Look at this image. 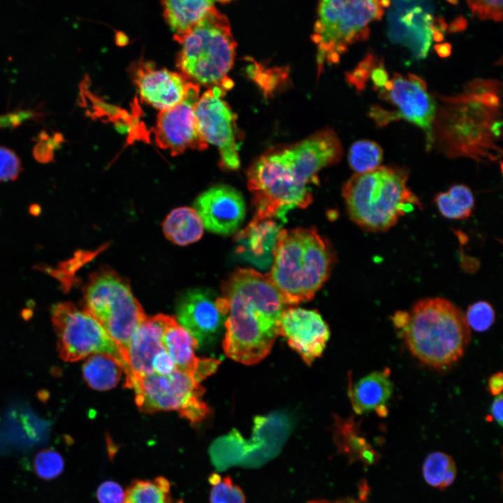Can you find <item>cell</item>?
<instances>
[{
	"label": "cell",
	"mask_w": 503,
	"mask_h": 503,
	"mask_svg": "<svg viewBox=\"0 0 503 503\" xmlns=\"http://www.w3.org/2000/svg\"><path fill=\"white\" fill-rule=\"evenodd\" d=\"M342 154L337 136L325 129L258 157L247 173L255 208L253 219H283L290 210L307 207L313 198L309 184L317 180L321 169L338 162Z\"/></svg>",
	"instance_id": "1"
},
{
	"label": "cell",
	"mask_w": 503,
	"mask_h": 503,
	"mask_svg": "<svg viewBox=\"0 0 503 503\" xmlns=\"http://www.w3.org/2000/svg\"><path fill=\"white\" fill-rule=\"evenodd\" d=\"M502 83L476 79L455 96H438L432 126V149L451 159L497 161L502 150Z\"/></svg>",
	"instance_id": "2"
},
{
	"label": "cell",
	"mask_w": 503,
	"mask_h": 503,
	"mask_svg": "<svg viewBox=\"0 0 503 503\" xmlns=\"http://www.w3.org/2000/svg\"><path fill=\"white\" fill-rule=\"evenodd\" d=\"M226 307L223 349L231 359L246 365L258 363L270 352L288 305L268 275L238 268L221 285Z\"/></svg>",
	"instance_id": "3"
},
{
	"label": "cell",
	"mask_w": 503,
	"mask_h": 503,
	"mask_svg": "<svg viewBox=\"0 0 503 503\" xmlns=\"http://www.w3.org/2000/svg\"><path fill=\"white\" fill-rule=\"evenodd\" d=\"M409 170L389 165L353 174L343 185L342 196L349 218L362 229L385 232L407 213L422 209L408 186Z\"/></svg>",
	"instance_id": "4"
},
{
	"label": "cell",
	"mask_w": 503,
	"mask_h": 503,
	"mask_svg": "<svg viewBox=\"0 0 503 503\" xmlns=\"http://www.w3.org/2000/svg\"><path fill=\"white\" fill-rule=\"evenodd\" d=\"M269 279L287 305L311 300L330 276L335 262L330 244L317 231L281 230L273 252Z\"/></svg>",
	"instance_id": "5"
},
{
	"label": "cell",
	"mask_w": 503,
	"mask_h": 503,
	"mask_svg": "<svg viewBox=\"0 0 503 503\" xmlns=\"http://www.w3.org/2000/svg\"><path fill=\"white\" fill-rule=\"evenodd\" d=\"M403 337L411 354L436 370L459 360L471 340L465 314L442 298H428L414 304Z\"/></svg>",
	"instance_id": "6"
},
{
	"label": "cell",
	"mask_w": 503,
	"mask_h": 503,
	"mask_svg": "<svg viewBox=\"0 0 503 503\" xmlns=\"http://www.w3.org/2000/svg\"><path fill=\"white\" fill-rule=\"evenodd\" d=\"M176 66L190 82L224 92L233 86L228 78L236 43L228 18L214 6L180 43Z\"/></svg>",
	"instance_id": "7"
},
{
	"label": "cell",
	"mask_w": 503,
	"mask_h": 503,
	"mask_svg": "<svg viewBox=\"0 0 503 503\" xmlns=\"http://www.w3.org/2000/svg\"><path fill=\"white\" fill-rule=\"evenodd\" d=\"M384 9L375 0L320 1L312 37L317 46L319 68L338 61L349 45L367 39L369 24L379 20Z\"/></svg>",
	"instance_id": "8"
},
{
	"label": "cell",
	"mask_w": 503,
	"mask_h": 503,
	"mask_svg": "<svg viewBox=\"0 0 503 503\" xmlns=\"http://www.w3.org/2000/svg\"><path fill=\"white\" fill-rule=\"evenodd\" d=\"M83 309L116 342L124 358L131 338L147 316L128 281L107 268L92 274L84 290Z\"/></svg>",
	"instance_id": "9"
},
{
	"label": "cell",
	"mask_w": 503,
	"mask_h": 503,
	"mask_svg": "<svg viewBox=\"0 0 503 503\" xmlns=\"http://www.w3.org/2000/svg\"><path fill=\"white\" fill-rule=\"evenodd\" d=\"M292 427L291 418L280 411L256 416L249 439L236 429L216 438L208 449L210 461L218 472L234 466L260 467L279 455Z\"/></svg>",
	"instance_id": "10"
},
{
	"label": "cell",
	"mask_w": 503,
	"mask_h": 503,
	"mask_svg": "<svg viewBox=\"0 0 503 503\" xmlns=\"http://www.w3.org/2000/svg\"><path fill=\"white\" fill-rule=\"evenodd\" d=\"M124 386L134 391L136 404L144 414L175 410L195 425L210 412L203 400L205 389L201 383L178 368L167 375L133 376Z\"/></svg>",
	"instance_id": "11"
},
{
	"label": "cell",
	"mask_w": 503,
	"mask_h": 503,
	"mask_svg": "<svg viewBox=\"0 0 503 503\" xmlns=\"http://www.w3.org/2000/svg\"><path fill=\"white\" fill-rule=\"evenodd\" d=\"M51 319L62 360L75 362L96 353L107 354L119 364L124 374L127 372L121 348L87 311L71 302H61L52 307Z\"/></svg>",
	"instance_id": "12"
},
{
	"label": "cell",
	"mask_w": 503,
	"mask_h": 503,
	"mask_svg": "<svg viewBox=\"0 0 503 503\" xmlns=\"http://www.w3.org/2000/svg\"><path fill=\"white\" fill-rule=\"evenodd\" d=\"M224 93L217 87L207 90L199 98L194 112L205 140L218 148L221 168L234 170L240 166L235 117L227 103L221 99Z\"/></svg>",
	"instance_id": "13"
},
{
	"label": "cell",
	"mask_w": 503,
	"mask_h": 503,
	"mask_svg": "<svg viewBox=\"0 0 503 503\" xmlns=\"http://www.w3.org/2000/svg\"><path fill=\"white\" fill-rule=\"evenodd\" d=\"M199 92V86L192 82L179 103L158 114L154 129L155 143L173 156L187 149L204 150L207 147L194 112Z\"/></svg>",
	"instance_id": "14"
},
{
	"label": "cell",
	"mask_w": 503,
	"mask_h": 503,
	"mask_svg": "<svg viewBox=\"0 0 503 503\" xmlns=\"http://www.w3.org/2000/svg\"><path fill=\"white\" fill-rule=\"evenodd\" d=\"M389 7L387 21L391 41L406 47L415 58H425L432 40L431 2L395 1Z\"/></svg>",
	"instance_id": "15"
},
{
	"label": "cell",
	"mask_w": 503,
	"mask_h": 503,
	"mask_svg": "<svg viewBox=\"0 0 503 503\" xmlns=\"http://www.w3.org/2000/svg\"><path fill=\"white\" fill-rule=\"evenodd\" d=\"M389 90H380L379 96L398 108V119H404L420 127L425 133L426 150H432V126L437 102L428 91L425 82L413 73H395Z\"/></svg>",
	"instance_id": "16"
},
{
	"label": "cell",
	"mask_w": 503,
	"mask_h": 503,
	"mask_svg": "<svg viewBox=\"0 0 503 503\" xmlns=\"http://www.w3.org/2000/svg\"><path fill=\"white\" fill-rule=\"evenodd\" d=\"M177 321L198 342V345L214 340L226 317L221 297L214 298L208 291L190 289L179 298L176 307Z\"/></svg>",
	"instance_id": "17"
},
{
	"label": "cell",
	"mask_w": 503,
	"mask_h": 503,
	"mask_svg": "<svg viewBox=\"0 0 503 503\" xmlns=\"http://www.w3.org/2000/svg\"><path fill=\"white\" fill-rule=\"evenodd\" d=\"M278 334L307 365L321 355L330 337L328 326L316 311L297 307L284 310Z\"/></svg>",
	"instance_id": "18"
},
{
	"label": "cell",
	"mask_w": 503,
	"mask_h": 503,
	"mask_svg": "<svg viewBox=\"0 0 503 503\" xmlns=\"http://www.w3.org/2000/svg\"><path fill=\"white\" fill-rule=\"evenodd\" d=\"M204 228L222 235L237 231L242 223L246 207L242 195L233 187L219 184L203 192L194 202Z\"/></svg>",
	"instance_id": "19"
},
{
	"label": "cell",
	"mask_w": 503,
	"mask_h": 503,
	"mask_svg": "<svg viewBox=\"0 0 503 503\" xmlns=\"http://www.w3.org/2000/svg\"><path fill=\"white\" fill-rule=\"evenodd\" d=\"M130 72L141 100L161 111L179 103L192 83L180 73L156 68L151 61H136Z\"/></svg>",
	"instance_id": "20"
},
{
	"label": "cell",
	"mask_w": 503,
	"mask_h": 503,
	"mask_svg": "<svg viewBox=\"0 0 503 503\" xmlns=\"http://www.w3.org/2000/svg\"><path fill=\"white\" fill-rule=\"evenodd\" d=\"M162 342L177 368L200 383L214 373L220 363L213 358L197 357L195 350L199 347L198 342L175 319L168 315Z\"/></svg>",
	"instance_id": "21"
},
{
	"label": "cell",
	"mask_w": 503,
	"mask_h": 503,
	"mask_svg": "<svg viewBox=\"0 0 503 503\" xmlns=\"http://www.w3.org/2000/svg\"><path fill=\"white\" fill-rule=\"evenodd\" d=\"M166 315L146 316L133 333L124 354L128 366L126 380L133 376L152 374L155 356L164 350L162 342Z\"/></svg>",
	"instance_id": "22"
},
{
	"label": "cell",
	"mask_w": 503,
	"mask_h": 503,
	"mask_svg": "<svg viewBox=\"0 0 503 503\" xmlns=\"http://www.w3.org/2000/svg\"><path fill=\"white\" fill-rule=\"evenodd\" d=\"M390 374L388 368L374 371L360 379L353 386H350L349 397L356 414L375 411L379 416H386V404L393 391Z\"/></svg>",
	"instance_id": "23"
},
{
	"label": "cell",
	"mask_w": 503,
	"mask_h": 503,
	"mask_svg": "<svg viewBox=\"0 0 503 503\" xmlns=\"http://www.w3.org/2000/svg\"><path fill=\"white\" fill-rule=\"evenodd\" d=\"M279 226L270 219H253L238 234V252L260 266H266L273 256Z\"/></svg>",
	"instance_id": "24"
},
{
	"label": "cell",
	"mask_w": 503,
	"mask_h": 503,
	"mask_svg": "<svg viewBox=\"0 0 503 503\" xmlns=\"http://www.w3.org/2000/svg\"><path fill=\"white\" fill-rule=\"evenodd\" d=\"M215 1H163V17L179 43L214 7Z\"/></svg>",
	"instance_id": "25"
},
{
	"label": "cell",
	"mask_w": 503,
	"mask_h": 503,
	"mask_svg": "<svg viewBox=\"0 0 503 503\" xmlns=\"http://www.w3.org/2000/svg\"><path fill=\"white\" fill-rule=\"evenodd\" d=\"M162 226L166 238L180 246H186L199 240L204 231L197 212L188 207L173 210L164 219Z\"/></svg>",
	"instance_id": "26"
},
{
	"label": "cell",
	"mask_w": 503,
	"mask_h": 503,
	"mask_svg": "<svg viewBox=\"0 0 503 503\" xmlns=\"http://www.w3.org/2000/svg\"><path fill=\"white\" fill-rule=\"evenodd\" d=\"M122 372V367L112 356L103 353L89 356L82 366V374L87 384L100 391L115 387Z\"/></svg>",
	"instance_id": "27"
},
{
	"label": "cell",
	"mask_w": 503,
	"mask_h": 503,
	"mask_svg": "<svg viewBox=\"0 0 503 503\" xmlns=\"http://www.w3.org/2000/svg\"><path fill=\"white\" fill-rule=\"evenodd\" d=\"M434 201L444 217L455 220L469 218L475 205L472 190L463 184H453L446 191L437 194Z\"/></svg>",
	"instance_id": "28"
},
{
	"label": "cell",
	"mask_w": 503,
	"mask_h": 503,
	"mask_svg": "<svg viewBox=\"0 0 503 503\" xmlns=\"http://www.w3.org/2000/svg\"><path fill=\"white\" fill-rule=\"evenodd\" d=\"M123 503H173L170 482L163 476L135 480L125 490Z\"/></svg>",
	"instance_id": "29"
},
{
	"label": "cell",
	"mask_w": 503,
	"mask_h": 503,
	"mask_svg": "<svg viewBox=\"0 0 503 503\" xmlns=\"http://www.w3.org/2000/svg\"><path fill=\"white\" fill-rule=\"evenodd\" d=\"M457 469L453 459L443 452H433L425 458L423 465V475L430 486L445 489L454 481Z\"/></svg>",
	"instance_id": "30"
},
{
	"label": "cell",
	"mask_w": 503,
	"mask_h": 503,
	"mask_svg": "<svg viewBox=\"0 0 503 503\" xmlns=\"http://www.w3.org/2000/svg\"><path fill=\"white\" fill-rule=\"evenodd\" d=\"M383 157L381 146L369 140L354 142L348 154L349 163L356 173H365L380 166Z\"/></svg>",
	"instance_id": "31"
},
{
	"label": "cell",
	"mask_w": 503,
	"mask_h": 503,
	"mask_svg": "<svg viewBox=\"0 0 503 503\" xmlns=\"http://www.w3.org/2000/svg\"><path fill=\"white\" fill-rule=\"evenodd\" d=\"M335 436L337 441L341 442L340 444L347 442V452L355 453V455L358 454V458L372 463L374 461V453L366 441L358 435L356 430L355 424L351 419L344 420L337 418L335 420Z\"/></svg>",
	"instance_id": "32"
},
{
	"label": "cell",
	"mask_w": 503,
	"mask_h": 503,
	"mask_svg": "<svg viewBox=\"0 0 503 503\" xmlns=\"http://www.w3.org/2000/svg\"><path fill=\"white\" fill-rule=\"evenodd\" d=\"M208 480L212 486L210 503H245L242 490L233 482L231 477H221L217 473H213Z\"/></svg>",
	"instance_id": "33"
},
{
	"label": "cell",
	"mask_w": 503,
	"mask_h": 503,
	"mask_svg": "<svg viewBox=\"0 0 503 503\" xmlns=\"http://www.w3.org/2000/svg\"><path fill=\"white\" fill-rule=\"evenodd\" d=\"M64 467L61 455L50 449L39 451L34 458V470L43 479L49 480L58 476L61 474Z\"/></svg>",
	"instance_id": "34"
},
{
	"label": "cell",
	"mask_w": 503,
	"mask_h": 503,
	"mask_svg": "<svg viewBox=\"0 0 503 503\" xmlns=\"http://www.w3.org/2000/svg\"><path fill=\"white\" fill-rule=\"evenodd\" d=\"M465 316L469 327L476 331L483 332L494 323L495 311L489 302L479 301L468 307Z\"/></svg>",
	"instance_id": "35"
},
{
	"label": "cell",
	"mask_w": 503,
	"mask_h": 503,
	"mask_svg": "<svg viewBox=\"0 0 503 503\" xmlns=\"http://www.w3.org/2000/svg\"><path fill=\"white\" fill-rule=\"evenodd\" d=\"M467 3L472 15L480 20H502L503 1L501 0H474Z\"/></svg>",
	"instance_id": "36"
},
{
	"label": "cell",
	"mask_w": 503,
	"mask_h": 503,
	"mask_svg": "<svg viewBox=\"0 0 503 503\" xmlns=\"http://www.w3.org/2000/svg\"><path fill=\"white\" fill-rule=\"evenodd\" d=\"M379 61L380 60L378 59L375 54L369 52L357 68L351 73L347 74L348 81L358 90L363 89L372 71Z\"/></svg>",
	"instance_id": "37"
},
{
	"label": "cell",
	"mask_w": 503,
	"mask_h": 503,
	"mask_svg": "<svg viewBox=\"0 0 503 503\" xmlns=\"http://www.w3.org/2000/svg\"><path fill=\"white\" fill-rule=\"evenodd\" d=\"M21 169L19 158L12 150L0 147V181L15 179Z\"/></svg>",
	"instance_id": "38"
},
{
	"label": "cell",
	"mask_w": 503,
	"mask_h": 503,
	"mask_svg": "<svg viewBox=\"0 0 503 503\" xmlns=\"http://www.w3.org/2000/svg\"><path fill=\"white\" fill-rule=\"evenodd\" d=\"M125 490L113 481H105L97 488L96 497L99 503H123Z\"/></svg>",
	"instance_id": "39"
},
{
	"label": "cell",
	"mask_w": 503,
	"mask_h": 503,
	"mask_svg": "<svg viewBox=\"0 0 503 503\" xmlns=\"http://www.w3.org/2000/svg\"><path fill=\"white\" fill-rule=\"evenodd\" d=\"M177 368L175 362L164 349L154 358L152 363V374L167 375L173 372Z\"/></svg>",
	"instance_id": "40"
},
{
	"label": "cell",
	"mask_w": 503,
	"mask_h": 503,
	"mask_svg": "<svg viewBox=\"0 0 503 503\" xmlns=\"http://www.w3.org/2000/svg\"><path fill=\"white\" fill-rule=\"evenodd\" d=\"M369 115L379 126H384L390 122L398 120L394 110H385L378 105L371 108Z\"/></svg>",
	"instance_id": "41"
},
{
	"label": "cell",
	"mask_w": 503,
	"mask_h": 503,
	"mask_svg": "<svg viewBox=\"0 0 503 503\" xmlns=\"http://www.w3.org/2000/svg\"><path fill=\"white\" fill-rule=\"evenodd\" d=\"M370 77L372 80L375 89L381 90L389 80L388 75L382 61L372 71Z\"/></svg>",
	"instance_id": "42"
},
{
	"label": "cell",
	"mask_w": 503,
	"mask_h": 503,
	"mask_svg": "<svg viewBox=\"0 0 503 503\" xmlns=\"http://www.w3.org/2000/svg\"><path fill=\"white\" fill-rule=\"evenodd\" d=\"M503 387V378L501 372L493 374L488 379V388L490 393L495 396L502 393Z\"/></svg>",
	"instance_id": "43"
},
{
	"label": "cell",
	"mask_w": 503,
	"mask_h": 503,
	"mask_svg": "<svg viewBox=\"0 0 503 503\" xmlns=\"http://www.w3.org/2000/svg\"><path fill=\"white\" fill-rule=\"evenodd\" d=\"M502 393L495 396L490 407V414L492 419L495 420L500 426L502 425Z\"/></svg>",
	"instance_id": "44"
},
{
	"label": "cell",
	"mask_w": 503,
	"mask_h": 503,
	"mask_svg": "<svg viewBox=\"0 0 503 503\" xmlns=\"http://www.w3.org/2000/svg\"><path fill=\"white\" fill-rule=\"evenodd\" d=\"M409 319V312H398L395 314L393 321L395 326L398 328L404 329L407 326Z\"/></svg>",
	"instance_id": "45"
},
{
	"label": "cell",
	"mask_w": 503,
	"mask_h": 503,
	"mask_svg": "<svg viewBox=\"0 0 503 503\" xmlns=\"http://www.w3.org/2000/svg\"><path fill=\"white\" fill-rule=\"evenodd\" d=\"M467 25V20L463 17H458L454 20L449 27V32H458L464 30Z\"/></svg>",
	"instance_id": "46"
},
{
	"label": "cell",
	"mask_w": 503,
	"mask_h": 503,
	"mask_svg": "<svg viewBox=\"0 0 503 503\" xmlns=\"http://www.w3.org/2000/svg\"><path fill=\"white\" fill-rule=\"evenodd\" d=\"M435 49L439 57H447L451 53L452 46L449 43H442L435 45Z\"/></svg>",
	"instance_id": "47"
},
{
	"label": "cell",
	"mask_w": 503,
	"mask_h": 503,
	"mask_svg": "<svg viewBox=\"0 0 503 503\" xmlns=\"http://www.w3.org/2000/svg\"><path fill=\"white\" fill-rule=\"evenodd\" d=\"M308 503H360L358 500L353 498H343L336 500H315L309 502Z\"/></svg>",
	"instance_id": "48"
},
{
	"label": "cell",
	"mask_w": 503,
	"mask_h": 503,
	"mask_svg": "<svg viewBox=\"0 0 503 503\" xmlns=\"http://www.w3.org/2000/svg\"><path fill=\"white\" fill-rule=\"evenodd\" d=\"M449 3H457V1H449Z\"/></svg>",
	"instance_id": "49"
}]
</instances>
